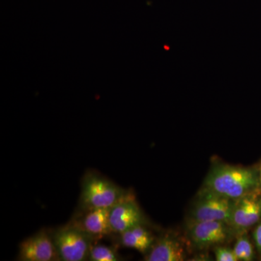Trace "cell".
<instances>
[{"label": "cell", "instance_id": "obj_1", "mask_svg": "<svg viewBox=\"0 0 261 261\" xmlns=\"http://www.w3.org/2000/svg\"><path fill=\"white\" fill-rule=\"evenodd\" d=\"M202 189L236 200L260 190L257 167H245L223 163L212 165Z\"/></svg>", "mask_w": 261, "mask_h": 261}, {"label": "cell", "instance_id": "obj_2", "mask_svg": "<svg viewBox=\"0 0 261 261\" xmlns=\"http://www.w3.org/2000/svg\"><path fill=\"white\" fill-rule=\"evenodd\" d=\"M130 195L107 178L89 172L82 181L81 202L84 211L111 209Z\"/></svg>", "mask_w": 261, "mask_h": 261}, {"label": "cell", "instance_id": "obj_3", "mask_svg": "<svg viewBox=\"0 0 261 261\" xmlns=\"http://www.w3.org/2000/svg\"><path fill=\"white\" fill-rule=\"evenodd\" d=\"M238 235V231L225 221H202L187 224L185 239L189 248L205 250L226 245Z\"/></svg>", "mask_w": 261, "mask_h": 261}, {"label": "cell", "instance_id": "obj_4", "mask_svg": "<svg viewBox=\"0 0 261 261\" xmlns=\"http://www.w3.org/2000/svg\"><path fill=\"white\" fill-rule=\"evenodd\" d=\"M234 200L201 188L190 211L187 224L225 221L229 224Z\"/></svg>", "mask_w": 261, "mask_h": 261}, {"label": "cell", "instance_id": "obj_5", "mask_svg": "<svg viewBox=\"0 0 261 261\" xmlns=\"http://www.w3.org/2000/svg\"><path fill=\"white\" fill-rule=\"evenodd\" d=\"M53 238L61 260L83 261L89 258L92 240L75 224L60 228Z\"/></svg>", "mask_w": 261, "mask_h": 261}, {"label": "cell", "instance_id": "obj_6", "mask_svg": "<svg viewBox=\"0 0 261 261\" xmlns=\"http://www.w3.org/2000/svg\"><path fill=\"white\" fill-rule=\"evenodd\" d=\"M261 219V190L234 200L229 224L239 234L248 231Z\"/></svg>", "mask_w": 261, "mask_h": 261}, {"label": "cell", "instance_id": "obj_7", "mask_svg": "<svg viewBox=\"0 0 261 261\" xmlns=\"http://www.w3.org/2000/svg\"><path fill=\"white\" fill-rule=\"evenodd\" d=\"M18 260L56 261L61 260V258L53 236L45 229H42L20 243Z\"/></svg>", "mask_w": 261, "mask_h": 261}, {"label": "cell", "instance_id": "obj_8", "mask_svg": "<svg viewBox=\"0 0 261 261\" xmlns=\"http://www.w3.org/2000/svg\"><path fill=\"white\" fill-rule=\"evenodd\" d=\"M113 232L121 233L130 228L146 224V218L133 195L113 206L110 211Z\"/></svg>", "mask_w": 261, "mask_h": 261}, {"label": "cell", "instance_id": "obj_9", "mask_svg": "<svg viewBox=\"0 0 261 261\" xmlns=\"http://www.w3.org/2000/svg\"><path fill=\"white\" fill-rule=\"evenodd\" d=\"M190 250L185 240L173 233H165L154 242L146 256L147 261H183Z\"/></svg>", "mask_w": 261, "mask_h": 261}, {"label": "cell", "instance_id": "obj_10", "mask_svg": "<svg viewBox=\"0 0 261 261\" xmlns=\"http://www.w3.org/2000/svg\"><path fill=\"white\" fill-rule=\"evenodd\" d=\"M111 209L86 211L85 216L79 224H75L92 240H99L113 232L110 224Z\"/></svg>", "mask_w": 261, "mask_h": 261}, {"label": "cell", "instance_id": "obj_11", "mask_svg": "<svg viewBox=\"0 0 261 261\" xmlns=\"http://www.w3.org/2000/svg\"><path fill=\"white\" fill-rule=\"evenodd\" d=\"M120 235L123 246L135 249L142 254L148 253L155 242L153 235L145 225L135 226Z\"/></svg>", "mask_w": 261, "mask_h": 261}, {"label": "cell", "instance_id": "obj_12", "mask_svg": "<svg viewBox=\"0 0 261 261\" xmlns=\"http://www.w3.org/2000/svg\"><path fill=\"white\" fill-rule=\"evenodd\" d=\"M236 243L233 250L238 261H252L255 260V252L253 244L248 236L247 231L240 233L236 239Z\"/></svg>", "mask_w": 261, "mask_h": 261}, {"label": "cell", "instance_id": "obj_13", "mask_svg": "<svg viewBox=\"0 0 261 261\" xmlns=\"http://www.w3.org/2000/svg\"><path fill=\"white\" fill-rule=\"evenodd\" d=\"M89 260L92 261H117L120 258L112 247L106 245H95L91 247Z\"/></svg>", "mask_w": 261, "mask_h": 261}, {"label": "cell", "instance_id": "obj_14", "mask_svg": "<svg viewBox=\"0 0 261 261\" xmlns=\"http://www.w3.org/2000/svg\"><path fill=\"white\" fill-rule=\"evenodd\" d=\"M214 250L216 260L238 261L233 249L229 248L226 245H220V246L214 247Z\"/></svg>", "mask_w": 261, "mask_h": 261}, {"label": "cell", "instance_id": "obj_15", "mask_svg": "<svg viewBox=\"0 0 261 261\" xmlns=\"http://www.w3.org/2000/svg\"><path fill=\"white\" fill-rule=\"evenodd\" d=\"M252 238H253L254 244H255L257 253L261 256V219L255 225L253 233H252Z\"/></svg>", "mask_w": 261, "mask_h": 261}, {"label": "cell", "instance_id": "obj_16", "mask_svg": "<svg viewBox=\"0 0 261 261\" xmlns=\"http://www.w3.org/2000/svg\"><path fill=\"white\" fill-rule=\"evenodd\" d=\"M257 170H258V174H259V181H260V187L261 190V162L259 166H257Z\"/></svg>", "mask_w": 261, "mask_h": 261}]
</instances>
